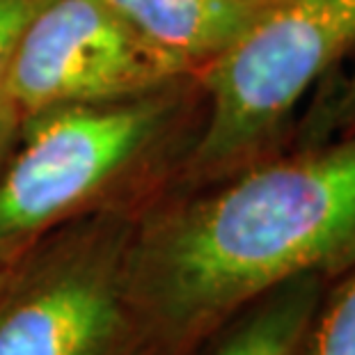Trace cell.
I'll list each match as a JSON object with an SVG mask.
<instances>
[{
    "label": "cell",
    "instance_id": "4",
    "mask_svg": "<svg viewBox=\"0 0 355 355\" xmlns=\"http://www.w3.org/2000/svg\"><path fill=\"white\" fill-rule=\"evenodd\" d=\"M140 214L94 211L17 254L0 286V355H152L131 291Z\"/></svg>",
    "mask_w": 355,
    "mask_h": 355
},
{
    "label": "cell",
    "instance_id": "2",
    "mask_svg": "<svg viewBox=\"0 0 355 355\" xmlns=\"http://www.w3.org/2000/svg\"><path fill=\"white\" fill-rule=\"evenodd\" d=\"M202 117L198 76L26 115L0 170V257L94 211L145 209L175 186Z\"/></svg>",
    "mask_w": 355,
    "mask_h": 355
},
{
    "label": "cell",
    "instance_id": "3",
    "mask_svg": "<svg viewBox=\"0 0 355 355\" xmlns=\"http://www.w3.org/2000/svg\"><path fill=\"white\" fill-rule=\"evenodd\" d=\"M355 53V0H282L198 73L200 133L170 191L211 184L284 147L296 108Z\"/></svg>",
    "mask_w": 355,
    "mask_h": 355
},
{
    "label": "cell",
    "instance_id": "10",
    "mask_svg": "<svg viewBox=\"0 0 355 355\" xmlns=\"http://www.w3.org/2000/svg\"><path fill=\"white\" fill-rule=\"evenodd\" d=\"M53 0H0V78L17 51L21 37Z\"/></svg>",
    "mask_w": 355,
    "mask_h": 355
},
{
    "label": "cell",
    "instance_id": "11",
    "mask_svg": "<svg viewBox=\"0 0 355 355\" xmlns=\"http://www.w3.org/2000/svg\"><path fill=\"white\" fill-rule=\"evenodd\" d=\"M21 122H24V112L17 108V103L0 87V170H3L14 145H17Z\"/></svg>",
    "mask_w": 355,
    "mask_h": 355
},
{
    "label": "cell",
    "instance_id": "5",
    "mask_svg": "<svg viewBox=\"0 0 355 355\" xmlns=\"http://www.w3.org/2000/svg\"><path fill=\"white\" fill-rule=\"evenodd\" d=\"M184 78L112 10L108 0H53L40 12L0 78L30 112L145 94Z\"/></svg>",
    "mask_w": 355,
    "mask_h": 355
},
{
    "label": "cell",
    "instance_id": "8",
    "mask_svg": "<svg viewBox=\"0 0 355 355\" xmlns=\"http://www.w3.org/2000/svg\"><path fill=\"white\" fill-rule=\"evenodd\" d=\"M316 89L309 110L296 124L293 142L316 145L355 133V53Z\"/></svg>",
    "mask_w": 355,
    "mask_h": 355
},
{
    "label": "cell",
    "instance_id": "6",
    "mask_svg": "<svg viewBox=\"0 0 355 355\" xmlns=\"http://www.w3.org/2000/svg\"><path fill=\"white\" fill-rule=\"evenodd\" d=\"M158 58L181 76L223 58L282 0H108Z\"/></svg>",
    "mask_w": 355,
    "mask_h": 355
},
{
    "label": "cell",
    "instance_id": "1",
    "mask_svg": "<svg viewBox=\"0 0 355 355\" xmlns=\"http://www.w3.org/2000/svg\"><path fill=\"white\" fill-rule=\"evenodd\" d=\"M355 266V133L282 147L232 175L168 191L138 216L131 291L152 355H191L291 277Z\"/></svg>",
    "mask_w": 355,
    "mask_h": 355
},
{
    "label": "cell",
    "instance_id": "12",
    "mask_svg": "<svg viewBox=\"0 0 355 355\" xmlns=\"http://www.w3.org/2000/svg\"><path fill=\"white\" fill-rule=\"evenodd\" d=\"M14 259H17V254H14V257H0V286H3L7 273H10V268H12V261H14Z\"/></svg>",
    "mask_w": 355,
    "mask_h": 355
},
{
    "label": "cell",
    "instance_id": "7",
    "mask_svg": "<svg viewBox=\"0 0 355 355\" xmlns=\"http://www.w3.org/2000/svg\"><path fill=\"white\" fill-rule=\"evenodd\" d=\"M330 279L291 277L223 321L191 355H298Z\"/></svg>",
    "mask_w": 355,
    "mask_h": 355
},
{
    "label": "cell",
    "instance_id": "9",
    "mask_svg": "<svg viewBox=\"0 0 355 355\" xmlns=\"http://www.w3.org/2000/svg\"><path fill=\"white\" fill-rule=\"evenodd\" d=\"M298 355H355V266L328 284Z\"/></svg>",
    "mask_w": 355,
    "mask_h": 355
}]
</instances>
